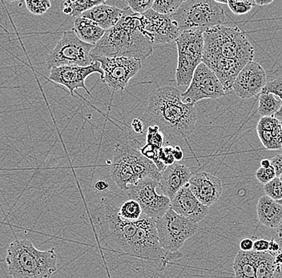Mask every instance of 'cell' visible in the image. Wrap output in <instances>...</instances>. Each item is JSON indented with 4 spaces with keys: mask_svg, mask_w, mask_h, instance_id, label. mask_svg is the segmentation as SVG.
<instances>
[{
    "mask_svg": "<svg viewBox=\"0 0 282 278\" xmlns=\"http://www.w3.org/2000/svg\"><path fill=\"white\" fill-rule=\"evenodd\" d=\"M160 187L159 181L152 179L140 180L137 183L129 186L127 197L137 201L142 208L144 216L158 220L171 208V200L156 191Z\"/></svg>",
    "mask_w": 282,
    "mask_h": 278,
    "instance_id": "cell-10",
    "label": "cell"
},
{
    "mask_svg": "<svg viewBox=\"0 0 282 278\" xmlns=\"http://www.w3.org/2000/svg\"><path fill=\"white\" fill-rule=\"evenodd\" d=\"M261 166L262 168H265V169H268L269 167L272 166L271 165V161L269 159H263L262 161H261Z\"/></svg>",
    "mask_w": 282,
    "mask_h": 278,
    "instance_id": "cell-48",
    "label": "cell"
},
{
    "mask_svg": "<svg viewBox=\"0 0 282 278\" xmlns=\"http://www.w3.org/2000/svg\"><path fill=\"white\" fill-rule=\"evenodd\" d=\"M132 128L135 133L140 134L143 133V130H144V123L142 119H134L132 122Z\"/></svg>",
    "mask_w": 282,
    "mask_h": 278,
    "instance_id": "cell-42",
    "label": "cell"
},
{
    "mask_svg": "<svg viewBox=\"0 0 282 278\" xmlns=\"http://www.w3.org/2000/svg\"><path fill=\"white\" fill-rule=\"evenodd\" d=\"M119 199L103 198L97 218L101 240L111 250L129 256L140 220L129 222L118 215Z\"/></svg>",
    "mask_w": 282,
    "mask_h": 278,
    "instance_id": "cell-5",
    "label": "cell"
},
{
    "mask_svg": "<svg viewBox=\"0 0 282 278\" xmlns=\"http://www.w3.org/2000/svg\"><path fill=\"white\" fill-rule=\"evenodd\" d=\"M171 208L180 216L197 223L202 221L209 212V207L204 205L194 196L189 183L182 188L171 201Z\"/></svg>",
    "mask_w": 282,
    "mask_h": 278,
    "instance_id": "cell-17",
    "label": "cell"
},
{
    "mask_svg": "<svg viewBox=\"0 0 282 278\" xmlns=\"http://www.w3.org/2000/svg\"><path fill=\"white\" fill-rule=\"evenodd\" d=\"M25 4L28 9L29 12L33 15H41L48 12L51 8V3L49 0H43V1H25Z\"/></svg>",
    "mask_w": 282,
    "mask_h": 278,
    "instance_id": "cell-36",
    "label": "cell"
},
{
    "mask_svg": "<svg viewBox=\"0 0 282 278\" xmlns=\"http://www.w3.org/2000/svg\"><path fill=\"white\" fill-rule=\"evenodd\" d=\"M265 69L258 63L251 61L239 73L233 83V91L243 100L259 96L267 84Z\"/></svg>",
    "mask_w": 282,
    "mask_h": 278,
    "instance_id": "cell-15",
    "label": "cell"
},
{
    "mask_svg": "<svg viewBox=\"0 0 282 278\" xmlns=\"http://www.w3.org/2000/svg\"><path fill=\"white\" fill-rule=\"evenodd\" d=\"M109 188V183L105 180H99L95 183V189L99 192L105 191Z\"/></svg>",
    "mask_w": 282,
    "mask_h": 278,
    "instance_id": "cell-46",
    "label": "cell"
},
{
    "mask_svg": "<svg viewBox=\"0 0 282 278\" xmlns=\"http://www.w3.org/2000/svg\"><path fill=\"white\" fill-rule=\"evenodd\" d=\"M123 14L124 10L112 5H107L106 3H104L87 11L83 14L81 17L91 19L101 28L108 30L119 23Z\"/></svg>",
    "mask_w": 282,
    "mask_h": 278,
    "instance_id": "cell-22",
    "label": "cell"
},
{
    "mask_svg": "<svg viewBox=\"0 0 282 278\" xmlns=\"http://www.w3.org/2000/svg\"><path fill=\"white\" fill-rule=\"evenodd\" d=\"M205 30L203 29L185 30L176 39L178 61L176 80L178 86L190 87L193 75L202 63Z\"/></svg>",
    "mask_w": 282,
    "mask_h": 278,
    "instance_id": "cell-7",
    "label": "cell"
},
{
    "mask_svg": "<svg viewBox=\"0 0 282 278\" xmlns=\"http://www.w3.org/2000/svg\"><path fill=\"white\" fill-rule=\"evenodd\" d=\"M101 65L104 72L102 81L112 91H123L132 78L142 68V61L126 57L91 56Z\"/></svg>",
    "mask_w": 282,
    "mask_h": 278,
    "instance_id": "cell-11",
    "label": "cell"
},
{
    "mask_svg": "<svg viewBox=\"0 0 282 278\" xmlns=\"http://www.w3.org/2000/svg\"><path fill=\"white\" fill-rule=\"evenodd\" d=\"M216 3L219 4H229V1H222V0H216Z\"/></svg>",
    "mask_w": 282,
    "mask_h": 278,
    "instance_id": "cell-50",
    "label": "cell"
},
{
    "mask_svg": "<svg viewBox=\"0 0 282 278\" xmlns=\"http://www.w3.org/2000/svg\"><path fill=\"white\" fill-rule=\"evenodd\" d=\"M276 233L278 235V237H280V239H282V222L279 225L278 228L276 229Z\"/></svg>",
    "mask_w": 282,
    "mask_h": 278,
    "instance_id": "cell-49",
    "label": "cell"
},
{
    "mask_svg": "<svg viewBox=\"0 0 282 278\" xmlns=\"http://www.w3.org/2000/svg\"><path fill=\"white\" fill-rule=\"evenodd\" d=\"M271 165L273 167L276 172V177H280L282 174V153L275 156L270 159Z\"/></svg>",
    "mask_w": 282,
    "mask_h": 278,
    "instance_id": "cell-40",
    "label": "cell"
},
{
    "mask_svg": "<svg viewBox=\"0 0 282 278\" xmlns=\"http://www.w3.org/2000/svg\"><path fill=\"white\" fill-rule=\"evenodd\" d=\"M226 95L219 78L208 66L201 63L193 75L190 87L181 94L182 101L185 104H193L204 99L221 98Z\"/></svg>",
    "mask_w": 282,
    "mask_h": 278,
    "instance_id": "cell-12",
    "label": "cell"
},
{
    "mask_svg": "<svg viewBox=\"0 0 282 278\" xmlns=\"http://www.w3.org/2000/svg\"><path fill=\"white\" fill-rule=\"evenodd\" d=\"M269 253L271 254H278L280 252V245L278 243L276 242L274 239H271L269 240Z\"/></svg>",
    "mask_w": 282,
    "mask_h": 278,
    "instance_id": "cell-43",
    "label": "cell"
},
{
    "mask_svg": "<svg viewBox=\"0 0 282 278\" xmlns=\"http://www.w3.org/2000/svg\"><path fill=\"white\" fill-rule=\"evenodd\" d=\"M95 46L82 41L74 30H68L50 51L46 65L50 69L65 66L87 67L92 65L91 51Z\"/></svg>",
    "mask_w": 282,
    "mask_h": 278,
    "instance_id": "cell-8",
    "label": "cell"
},
{
    "mask_svg": "<svg viewBox=\"0 0 282 278\" xmlns=\"http://www.w3.org/2000/svg\"><path fill=\"white\" fill-rule=\"evenodd\" d=\"M233 267L236 278H257L255 252H239Z\"/></svg>",
    "mask_w": 282,
    "mask_h": 278,
    "instance_id": "cell-25",
    "label": "cell"
},
{
    "mask_svg": "<svg viewBox=\"0 0 282 278\" xmlns=\"http://www.w3.org/2000/svg\"><path fill=\"white\" fill-rule=\"evenodd\" d=\"M269 240L266 239H260L254 241L253 251L254 252H269Z\"/></svg>",
    "mask_w": 282,
    "mask_h": 278,
    "instance_id": "cell-39",
    "label": "cell"
},
{
    "mask_svg": "<svg viewBox=\"0 0 282 278\" xmlns=\"http://www.w3.org/2000/svg\"><path fill=\"white\" fill-rule=\"evenodd\" d=\"M256 177L260 183L265 186L276 177V172L273 166L269 167L268 169L261 167L256 172Z\"/></svg>",
    "mask_w": 282,
    "mask_h": 278,
    "instance_id": "cell-38",
    "label": "cell"
},
{
    "mask_svg": "<svg viewBox=\"0 0 282 278\" xmlns=\"http://www.w3.org/2000/svg\"><path fill=\"white\" fill-rule=\"evenodd\" d=\"M258 221L265 227L276 229L282 222V205L268 196L260 197L257 205Z\"/></svg>",
    "mask_w": 282,
    "mask_h": 278,
    "instance_id": "cell-23",
    "label": "cell"
},
{
    "mask_svg": "<svg viewBox=\"0 0 282 278\" xmlns=\"http://www.w3.org/2000/svg\"><path fill=\"white\" fill-rule=\"evenodd\" d=\"M110 176L112 181L122 191H127L129 186L140 181L128 160L126 144H118L114 151Z\"/></svg>",
    "mask_w": 282,
    "mask_h": 278,
    "instance_id": "cell-18",
    "label": "cell"
},
{
    "mask_svg": "<svg viewBox=\"0 0 282 278\" xmlns=\"http://www.w3.org/2000/svg\"><path fill=\"white\" fill-rule=\"evenodd\" d=\"M190 190L205 206H211L222 197L223 193L220 178L208 172H197L189 183Z\"/></svg>",
    "mask_w": 282,
    "mask_h": 278,
    "instance_id": "cell-16",
    "label": "cell"
},
{
    "mask_svg": "<svg viewBox=\"0 0 282 278\" xmlns=\"http://www.w3.org/2000/svg\"><path fill=\"white\" fill-rule=\"evenodd\" d=\"M275 267H276V272L280 273L282 268V253L280 252L278 254H275L274 260Z\"/></svg>",
    "mask_w": 282,
    "mask_h": 278,
    "instance_id": "cell-44",
    "label": "cell"
},
{
    "mask_svg": "<svg viewBox=\"0 0 282 278\" xmlns=\"http://www.w3.org/2000/svg\"><path fill=\"white\" fill-rule=\"evenodd\" d=\"M106 3V0H76V1H65V4L72 9L73 17H81L83 14L100 4Z\"/></svg>",
    "mask_w": 282,
    "mask_h": 278,
    "instance_id": "cell-29",
    "label": "cell"
},
{
    "mask_svg": "<svg viewBox=\"0 0 282 278\" xmlns=\"http://www.w3.org/2000/svg\"><path fill=\"white\" fill-rule=\"evenodd\" d=\"M263 190L265 195L274 201H279L282 200V182L280 178L276 177L265 184Z\"/></svg>",
    "mask_w": 282,
    "mask_h": 278,
    "instance_id": "cell-32",
    "label": "cell"
},
{
    "mask_svg": "<svg viewBox=\"0 0 282 278\" xmlns=\"http://www.w3.org/2000/svg\"><path fill=\"white\" fill-rule=\"evenodd\" d=\"M173 156L176 161H180L184 159V154L180 146H174Z\"/></svg>",
    "mask_w": 282,
    "mask_h": 278,
    "instance_id": "cell-45",
    "label": "cell"
},
{
    "mask_svg": "<svg viewBox=\"0 0 282 278\" xmlns=\"http://www.w3.org/2000/svg\"><path fill=\"white\" fill-rule=\"evenodd\" d=\"M6 262L12 278H51L57 271L55 249L38 250L26 238L11 243Z\"/></svg>",
    "mask_w": 282,
    "mask_h": 278,
    "instance_id": "cell-4",
    "label": "cell"
},
{
    "mask_svg": "<svg viewBox=\"0 0 282 278\" xmlns=\"http://www.w3.org/2000/svg\"><path fill=\"white\" fill-rule=\"evenodd\" d=\"M155 222L160 244L170 254L179 253L186 240L193 237L199 229L198 223L180 216L172 208Z\"/></svg>",
    "mask_w": 282,
    "mask_h": 278,
    "instance_id": "cell-9",
    "label": "cell"
},
{
    "mask_svg": "<svg viewBox=\"0 0 282 278\" xmlns=\"http://www.w3.org/2000/svg\"><path fill=\"white\" fill-rule=\"evenodd\" d=\"M254 241L251 238H244L241 240L239 244V248L241 251L249 252L253 251L254 248Z\"/></svg>",
    "mask_w": 282,
    "mask_h": 278,
    "instance_id": "cell-41",
    "label": "cell"
},
{
    "mask_svg": "<svg viewBox=\"0 0 282 278\" xmlns=\"http://www.w3.org/2000/svg\"><path fill=\"white\" fill-rule=\"evenodd\" d=\"M228 6L229 9L231 10V12L237 15H245L254 8L252 1H248V0H241V1L231 0L229 1Z\"/></svg>",
    "mask_w": 282,
    "mask_h": 278,
    "instance_id": "cell-35",
    "label": "cell"
},
{
    "mask_svg": "<svg viewBox=\"0 0 282 278\" xmlns=\"http://www.w3.org/2000/svg\"><path fill=\"white\" fill-rule=\"evenodd\" d=\"M202 63L216 75L226 90L254 59V48L245 32L238 27L216 26L204 33Z\"/></svg>",
    "mask_w": 282,
    "mask_h": 278,
    "instance_id": "cell-1",
    "label": "cell"
},
{
    "mask_svg": "<svg viewBox=\"0 0 282 278\" xmlns=\"http://www.w3.org/2000/svg\"><path fill=\"white\" fill-rule=\"evenodd\" d=\"M118 215L129 222H137L144 216L142 208L137 201L132 199H119Z\"/></svg>",
    "mask_w": 282,
    "mask_h": 278,
    "instance_id": "cell-28",
    "label": "cell"
},
{
    "mask_svg": "<svg viewBox=\"0 0 282 278\" xmlns=\"http://www.w3.org/2000/svg\"><path fill=\"white\" fill-rule=\"evenodd\" d=\"M173 149H174V146L167 145L161 148L160 151V162L165 165L166 168L176 163L174 156H173Z\"/></svg>",
    "mask_w": 282,
    "mask_h": 278,
    "instance_id": "cell-37",
    "label": "cell"
},
{
    "mask_svg": "<svg viewBox=\"0 0 282 278\" xmlns=\"http://www.w3.org/2000/svg\"><path fill=\"white\" fill-rule=\"evenodd\" d=\"M123 3L127 4L128 7L135 14L143 15L151 9L154 1L152 0H129V1H123Z\"/></svg>",
    "mask_w": 282,
    "mask_h": 278,
    "instance_id": "cell-34",
    "label": "cell"
},
{
    "mask_svg": "<svg viewBox=\"0 0 282 278\" xmlns=\"http://www.w3.org/2000/svg\"><path fill=\"white\" fill-rule=\"evenodd\" d=\"M279 178H280V180H281V182H282V174L280 175V177Z\"/></svg>",
    "mask_w": 282,
    "mask_h": 278,
    "instance_id": "cell-52",
    "label": "cell"
},
{
    "mask_svg": "<svg viewBox=\"0 0 282 278\" xmlns=\"http://www.w3.org/2000/svg\"><path fill=\"white\" fill-rule=\"evenodd\" d=\"M181 33L185 30L208 28L221 26L226 22V14L216 1L187 0L171 15Z\"/></svg>",
    "mask_w": 282,
    "mask_h": 278,
    "instance_id": "cell-6",
    "label": "cell"
},
{
    "mask_svg": "<svg viewBox=\"0 0 282 278\" xmlns=\"http://www.w3.org/2000/svg\"><path fill=\"white\" fill-rule=\"evenodd\" d=\"M126 153L129 164L139 180L152 179L160 181L161 172L153 161L144 157L140 151L126 144Z\"/></svg>",
    "mask_w": 282,
    "mask_h": 278,
    "instance_id": "cell-21",
    "label": "cell"
},
{
    "mask_svg": "<svg viewBox=\"0 0 282 278\" xmlns=\"http://www.w3.org/2000/svg\"><path fill=\"white\" fill-rule=\"evenodd\" d=\"M258 137L266 149L282 148L281 121L275 116L262 117L257 126Z\"/></svg>",
    "mask_w": 282,
    "mask_h": 278,
    "instance_id": "cell-20",
    "label": "cell"
},
{
    "mask_svg": "<svg viewBox=\"0 0 282 278\" xmlns=\"http://www.w3.org/2000/svg\"><path fill=\"white\" fill-rule=\"evenodd\" d=\"M141 119L144 125H156L169 136L186 139L195 129L197 115L195 105L182 101L178 89L166 86L150 94Z\"/></svg>",
    "mask_w": 282,
    "mask_h": 278,
    "instance_id": "cell-2",
    "label": "cell"
},
{
    "mask_svg": "<svg viewBox=\"0 0 282 278\" xmlns=\"http://www.w3.org/2000/svg\"><path fill=\"white\" fill-rule=\"evenodd\" d=\"M183 0H155L151 9L164 15H172L177 12L183 3Z\"/></svg>",
    "mask_w": 282,
    "mask_h": 278,
    "instance_id": "cell-30",
    "label": "cell"
},
{
    "mask_svg": "<svg viewBox=\"0 0 282 278\" xmlns=\"http://www.w3.org/2000/svg\"><path fill=\"white\" fill-rule=\"evenodd\" d=\"M253 4H254V7H263L265 5H269V4H273V0H253Z\"/></svg>",
    "mask_w": 282,
    "mask_h": 278,
    "instance_id": "cell-47",
    "label": "cell"
},
{
    "mask_svg": "<svg viewBox=\"0 0 282 278\" xmlns=\"http://www.w3.org/2000/svg\"><path fill=\"white\" fill-rule=\"evenodd\" d=\"M281 129H282V121H281Z\"/></svg>",
    "mask_w": 282,
    "mask_h": 278,
    "instance_id": "cell-53",
    "label": "cell"
},
{
    "mask_svg": "<svg viewBox=\"0 0 282 278\" xmlns=\"http://www.w3.org/2000/svg\"><path fill=\"white\" fill-rule=\"evenodd\" d=\"M257 278H273L276 272L275 254L269 252H255Z\"/></svg>",
    "mask_w": 282,
    "mask_h": 278,
    "instance_id": "cell-27",
    "label": "cell"
},
{
    "mask_svg": "<svg viewBox=\"0 0 282 278\" xmlns=\"http://www.w3.org/2000/svg\"><path fill=\"white\" fill-rule=\"evenodd\" d=\"M73 30L82 41L92 46L97 45L106 33L95 22L84 17L75 19Z\"/></svg>",
    "mask_w": 282,
    "mask_h": 278,
    "instance_id": "cell-24",
    "label": "cell"
},
{
    "mask_svg": "<svg viewBox=\"0 0 282 278\" xmlns=\"http://www.w3.org/2000/svg\"><path fill=\"white\" fill-rule=\"evenodd\" d=\"M93 73L101 75V80L104 78V71L101 64L97 61H94L92 65L87 67L65 66L51 68L49 79L66 87L72 96H74L75 91L79 88L83 89L88 95H91L86 87L85 80Z\"/></svg>",
    "mask_w": 282,
    "mask_h": 278,
    "instance_id": "cell-14",
    "label": "cell"
},
{
    "mask_svg": "<svg viewBox=\"0 0 282 278\" xmlns=\"http://www.w3.org/2000/svg\"><path fill=\"white\" fill-rule=\"evenodd\" d=\"M140 19L144 35L153 45L176 41L181 34L178 25L171 15H161L150 9L140 15Z\"/></svg>",
    "mask_w": 282,
    "mask_h": 278,
    "instance_id": "cell-13",
    "label": "cell"
},
{
    "mask_svg": "<svg viewBox=\"0 0 282 278\" xmlns=\"http://www.w3.org/2000/svg\"><path fill=\"white\" fill-rule=\"evenodd\" d=\"M277 202H278L279 204H281L282 205V200H280V201H277Z\"/></svg>",
    "mask_w": 282,
    "mask_h": 278,
    "instance_id": "cell-51",
    "label": "cell"
},
{
    "mask_svg": "<svg viewBox=\"0 0 282 278\" xmlns=\"http://www.w3.org/2000/svg\"><path fill=\"white\" fill-rule=\"evenodd\" d=\"M119 23L103 36L91 51V56L126 57L144 60L153 52V44L144 35L140 15L129 7Z\"/></svg>",
    "mask_w": 282,
    "mask_h": 278,
    "instance_id": "cell-3",
    "label": "cell"
},
{
    "mask_svg": "<svg viewBox=\"0 0 282 278\" xmlns=\"http://www.w3.org/2000/svg\"><path fill=\"white\" fill-rule=\"evenodd\" d=\"M281 108V100L273 93L262 91L258 96V112L262 117L275 116Z\"/></svg>",
    "mask_w": 282,
    "mask_h": 278,
    "instance_id": "cell-26",
    "label": "cell"
},
{
    "mask_svg": "<svg viewBox=\"0 0 282 278\" xmlns=\"http://www.w3.org/2000/svg\"><path fill=\"white\" fill-rule=\"evenodd\" d=\"M192 176L191 170L186 165L175 163L167 167L161 172L159 181L161 193L172 201L176 193L190 183Z\"/></svg>",
    "mask_w": 282,
    "mask_h": 278,
    "instance_id": "cell-19",
    "label": "cell"
},
{
    "mask_svg": "<svg viewBox=\"0 0 282 278\" xmlns=\"http://www.w3.org/2000/svg\"><path fill=\"white\" fill-rule=\"evenodd\" d=\"M263 91L273 93L282 101V76L268 82L267 84L264 87ZM275 117L277 118L280 121H282V108L280 112L275 115Z\"/></svg>",
    "mask_w": 282,
    "mask_h": 278,
    "instance_id": "cell-33",
    "label": "cell"
},
{
    "mask_svg": "<svg viewBox=\"0 0 282 278\" xmlns=\"http://www.w3.org/2000/svg\"><path fill=\"white\" fill-rule=\"evenodd\" d=\"M165 136L160 127L156 125L148 126L146 133V144L155 146L156 148H162L164 147Z\"/></svg>",
    "mask_w": 282,
    "mask_h": 278,
    "instance_id": "cell-31",
    "label": "cell"
}]
</instances>
